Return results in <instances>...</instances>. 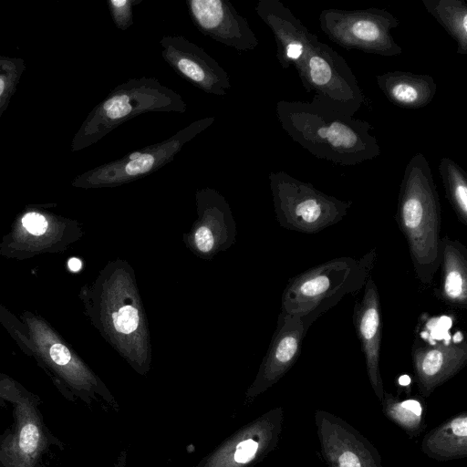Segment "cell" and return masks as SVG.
<instances>
[{
  "label": "cell",
  "instance_id": "4fadbf2b",
  "mask_svg": "<svg viewBox=\"0 0 467 467\" xmlns=\"http://www.w3.org/2000/svg\"><path fill=\"white\" fill-rule=\"evenodd\" d=\"M412 359L420 381L431 386L458 371L467 360V344L461 342L420 343L412 346Z\"/></svg>",
  "mask_w": 467,
  "mask_h": 467
},
{
  "label": "cell",
  "instance_id": "277c9868",
  "mask_svg": "<svg viewBox=\"0 0 467 467\" xmlns=\"http://www.w3.org/2000/svg\"><path fill=\"white\" fill-rule=\"evenodd\" d=\"M396 221L407 241L417 279L430 285L441 259V220L439 198L429 180L410 177L404 182Z\"/></svg>",
  "mask_w": 467,
  "mask_h": 467
},
{
  "label": "cell",
  "instance_id": "7a4b0ae2",
  "mask_svg": "<svg viewBox=\"0 0 467 467\" xmlns=\"http://www.w3.org/2000/svg\"><path fill=\"white\" fill-rule=\"evenodd\" d=\"M182 96L155 78H130L116 86L88 115L75 134L71 150L91 146L127 120L148 112L184 113Z\"/></svg>",
  "mask_w": 467,
  "mask_h": 467
},
{
  "label": "cell",
  "instance_id": "4316f807",
  "mask_svg": "<svg viewBox=\"0 0 467 467\" xmlns=\"http://www.w3.org/2000/svg\"><path fill=\"white\" fill-rule=\"evenodd\" d=\"M400 384L408 385L410 383V379L406 376L402 377L400 380Z\"/></svg>",
  "mask_w": 467,
  "mask_h": 467
},
{
  "label": "cell",
  "instance_id": "ac0fdd59",
  "mask_svg": "<svg viewBox=\"0 0 467 467\" xmlns=\"http://www.w3.org/2000/svg\"><path fill=\"white\" fill-rule=\"evenodd\" d=\"M308 74L312 82L318 87L325 86L332 77L328 62L320 56H314L308 62Z\"/></svg>",
  "mask_w": 467,
  "mask_h": 467
},
{
  "label": "cell",
  "instance_id": "30bf717a",
  "mask_svg": "<svg viewBox=\"0 0 467 467\" xmlns=\"http://www.w3.org/2000/svg\"><path fill=\"white\" fill-rule=\"evenodd\" d=\"M190 17L204 36L238 52L252 51L258 40L244 16L227 0H188Z\"/></svg>",
  "mask_w": 467,
  "mask_h": 467
},
{
  "label": "cell",
  "instance_id": "6da1fadb",
  "mask_svg": "<svg viewBox=\"0 0 467 467\" xmlns=\"http://www.w3.org/2000/svg\"><path fill=\"white\" fill-rule=\"evenodd\" d=\"M90 317L105 340L135 368L150 363L149 322L133 267L109 261L88 292Z\"/></svg>",
  "mask_w": 467,
  "mask_h": 467
},
{
  "label": "cell",
  "instance_id": "52a82bcc",
  "mask_svg": "<svg viewBox=\"0 0 467 467\" xmlns=\"http://www.w3.org/2000/svg\"><path fill=\"white\" fill-rule=\"evenodd\" d=\"M12 405L13 423L0 434V467H45L59 441L47 428L36 399L19 391L0 394Z\"/></svg>",
  "mask_w": 467,
  "mask_h": 467
},
{
  "label": "cell",
  "instance_id": "e0dca14e",
  "mask_svg": "<svg viewBox=\"0 0 467 467\" xmlns=\"http://www.w3.org/2000/svg\"><path fill=\"white\" fill-rule=\"evenodd\" d=\"M142 0H108L112 21L119 30L125 31L133 25L134 6Z\"/></svg>",
  "mask_w": 467,
  "mask_h": 467
},
{
  "label": "cell",
  "instance_id": "5b68a950",
  "mask_svg": "<svg viewBox=\"0 0 467 467\" xmlns=\"http://www.w3.org/2000/svg\"><path fill=\"white\" fill-rule=\"evenodd\" d=\"M214 120L213 116L199 119L164 140L130 151L78 175L72 184L84 189L111 188L148 176L172 161L187 142Z\"/></svg>",
  "mask_w": 467,
  "mask_h": 467
},
{
  "label": "cell",
  "instance_id": "603a6c76",
  "mask_svg": "<svg viewBox=\"0 0 467 467\" xmlns=\"http://www.w3.org/2000/svg\"><path fill=\"white\" fill-rule=\"evenodd\" d=\"M466 417H459L451 421V428L454 435L465 439L467 436Z\"/></svg>",
  "mask_w": 467,
  "mask_h": 467
},
{
  "label": "cell",
  "instance_id": "ffe728a7",
  "mask_svg": "<svg viewBox=\"0 0 467 467\" xmlns=\"http://www.w3.org/2000/svg\"><path fill=\"white\" fill-rule=\"evenodd\" d=\"M392 98L400 103L411 104L419 99L420 92L417 88L408 82H399L390 88Z\"/></svg>",
  "mask_w": 467,
  "mask_h": 467
},
{
  "label": "cell",
  "instance_id": "5bb4252c",
  "mask_svg": "<svg viewBox=\"0 0 467 467\" xmlns=\"http://www.w3.org/2000/svg\"><path fill=\"white\" fill-rule=\"evenodd\" d=\"M441 284L436 296L445 305L467 308V249L458 240L441 237Z\"/></svg>",
  "mask_w": 467,
  "mask_h": 467
},
{
  "label": "cell",
  "instance_id": "9c48e42d",
  "mask_svg": "<svg viewBox=\"0 0 467 467\" xmlns=\"http://www.w3.org/2000/svg\"><path fill=\"white\" fill-rule=\"evenodd\" d=\"M160 45L164 61L197 88L216 96H224L231 88L228 73L195 43L182 36H164Z\"/></svg>",
  "mask_w": 467,
  "mask_h": 467
},
{
  "label": "cell",
  "instance_id": "d4e9b609",
  "mask_svg": "<svg viewBox=\"0 0 467 467\" xmlns=\"http://www.w3.org/2000/svg\"><path fill=\"white\" fill-rule=\"evenodd\" d=\"M400 405L405 409L409 410L410 411H411L415 416L420 418L421 414V406L419 403V401L415 400H408L403 401Z\"/></svg>",
  "mask_w": 467,
  "mask_h": 467
},
{
  "label": "cell",
  "instance_id": "ba28073f",
  "mask_svg": "<svg viewBox=\"0 0 467 467\" xmlns=\"http://www.w3.org/2000/svg\"><path fill=\"white\" fill-rule=\"evenodd\" d=\"M195 203L197 218L182 241L193 254L211 260L235 243L236 223L229 202L213 188L197 190Z\"/></svg>",
  "mask_w": 467,
  "mask_h": 467
},
{
  "label": "cell",
  "instance_id": "d6986e66",
  "mask_svg": "<svg viewBox=\"0 0 467 467\" xmlns=\"http://www.w3.org/2000/svg\"><path fill=\"white\" fill-rule=\"evenodd\" d=\"M350 31L357 39L362 42L372 43L381 36L379 26L371 20L360 19L355 21L351 25Z\"/></svg>",
  "mask_w": 467,
  "mask_h": 467
},
{
  "label": "cell",
  "instance_id": "7402d4cb",
  "mask_svg": "<svg viewBox=\"0 0 467 467\" xmlns=\"http://www.w3.org/2000/svg\"><path fill=\"white\" fill-rule=\"evenodd\" d=\"M258 448V443L252 439L241 441L234 453V460L237 462L244 463L252 460Z\"/></svg>",
  "mask_w": 467,
  "mask_h": 467
},
{
  "label": "cell",
  "instance_id": "2e32d148",
  "mask_svg": "<svg viewBox=\"0 0 467 467\" xmlns=\"http://www.w3.org/2000/svg\"><path fill=\"white\" fill-rule=\"evenodd\" d=\"M449 202L459 220L467 225V185L459 174L450 175L445 182Z\"/></svg>",
  "mask_w": 467,
  "mask_h": 467
},
{
  "label": "cell",
  "instance_id": "484cf974",
  "mask_svg": "<svg viewBox=\"0 0 467 467\" xmlns=\"http://www.w3.org/2000/svg\"><path fill=\"white\" fill-rule=\"evenodd\" d=\"M68 268L73 271L77 272L81 267V262L78 258H71L67 263Z\"/></svg>",
  "mask_w": 467,
  "mask_h": 467
},
{
  "label": "cell",
  "instance_id": "7c38bea8",
  "mask_svg": "<svg viewBox=\"0 0 467 467\" xmlns=\"http://www.w3.org/2000/svg\"><path fill=\"white\" fill-rule=\"evenodd\" d=\"M361 298L356 302L353 324L365 356L368 372L373 383L379 381L381 346V306L378 287L370 275L364 285Z\"/></svg>",
  "mask_w": 467,
  "mask_h": 467
},
{
  "label": "cell",
  "instance_id": "44dd1931",
  "mask_svg": "<svg viewBox=\"0 0 467 467\" xmlns=\"http://www.w3.org/2000/svg\"><path fill=\"white\" fill-rule=\"evenodd\" d=\"M22 224L28 233L34 235L43 234L47 227V222L45 216L35 212L26 213L22 218Z\"/></svg>",
  "mask_w": 467,
  "mask_h": 467
},
{
  "label": "cell",
  "instance_id": "3957f363",
  "mask_svg": "<svg viewBox=\"0 0 467 467\" xmlns=\"http://www.w3.org/2000/svg\"><path fill=\"white\" fill-rule=\"evenodd\" d=\"M376 259L373 248L358 259L333 258L295 275L283 291L280 313L306 315L321 306L331 308L364 287Z\"/></svg>",
  "mask_w": 467,
  "mask_h": 467
},
{
  "label": "cell",
  "instance_id": "8fae6325",
  "mask_svg": "<svg viewBox=\"0 0 467 467\" xmlns=\"http://www.w3.org/2000/svg\"><path fill=\"white\" fill-rule=\"evenodd\" d=\"M327 310L321 306L306 315L280 313L263 362L262 373L265 379L277 378L292 366L300 355L310 325Z\"/></svg>",
  "mask_w": 467,
  "mask_h": 467
},
{
  "label": "cell",
  "instance_id": "9a60e30c",
  "mask_svg": "<svg viewBox=\"0 0 467 467\" xmlns=\"http://www.w3.org/2000/svg\"><path fill=\"white\" fill-rule=\"evenodd\" d=\"M24 70L22 58L0 56V117L7 108Z\"/></svg>",
  "mask_w": 467,
  "mask_h": 467
},
{
  "label": "cell",
  "instance_id": "8992f818",
  "mask_svg": "<svg viewBox=\"0 0 467 467\" xmlns=\"http://www.w3.org/2000/svg\"><path fill=\"white\" fill-rule=\"evenodd\" d=\"M269 178L276 220L287 230L318 233L340 222L350 206L282 173H271Z\"/></svg>",
  "mask_w": 467,
  "mask_h": 467
},
{
  "label": "cell",
  "instance_id": "cb8c5ba5",
  "mask_svg": "<svg viewBox=\"0 0 467 467\" xmlns=\"http://www.w3.org/2000/svg\"><path fill=\"white\" fill-rule=\"evenodd\" d=\"M339 467H361L358 456L351 452L346 451L339 457Z\"/></svg>",
  "mask_w": 467,
  "mask_h": 467
}]
</instances>
